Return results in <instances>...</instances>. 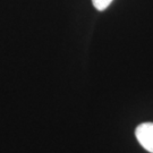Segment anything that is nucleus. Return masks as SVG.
I'll return each instance as SVG.
<instances>
[{
  "mask_svg": "<svg viewBox=\"0 0 153 153\" xmlns=\"http://www.w3.org/2000/svg\"><path fill=\"white\" fill-rule=\"evenodd\" d=\"M135 136L148 152L153 153V123H143L137 126Z\"/></svg>",
  "mask_w": 153,
  "mask_h": 153,
  "instance_id": "obj_1",
  "label": "nucleus"
},
{
  "mask_svg": "<svg viewBox=\"0 0 153 153\" xmlns=\"http://www.w3.org/2000/svg\"><path fill=\"white\" fill-rule=\"evenodd\" d=\"M112 1L114 0H92V4L95 9H98L99 11H102L105 10Z\"/></svg>",
  "mask_w": 153,
  "mask_h": 153,
  "instance_id": "obj_2",
  "label": "nucleus"
}]
</instances>
